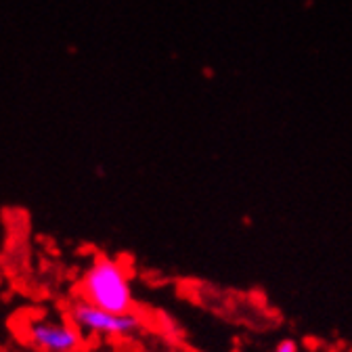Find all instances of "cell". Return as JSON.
<instances>
[{
    "instance_id": "1",
    "label": "cell",
    "mask_w": 352,
    "mask_h": 352,
    "mask_svg": "<svg viewBox=\"0 0 352 352\" xmlns=\"http://www.w3.org/2000/svg\"><path fill=\"white\" fill-rule=\"evenodd\" d=\"M78 294L86 304H93L113 315L135 313L137 306L126 269L120 260L107 254H95L86 271L80 275Z\"/></svg>"
},
{
    "instance_id": "2",
    "label": "cell",
    "mask_w": 352,
    "mask_h": 352,
    "mask_svg": "<svg viewBox=\"0 0 352 352\" xmlns=\"http://www.w3.org/2000/svg\"><path fill=\"white\" fill-rule=\"evenodd\" d=\"M67 317L72 321V325H76L80 331H91L97 336H135L137 331L143 329V321L139 315L128 313V315H113L107 311H101V308L86 304L84 300H76Z\"/></svg>"
},
{
    "instance_id": "3",
    "label": "cell",
    "mask_w": 352,
    "mask_h": 352,
    "mask_svg": "<svg viewBox=\"0 0 352 352\" xmlns=\"http://www.w3.org/2000/svg\"><path fill=\"white\" fill-rule=\"evenodd\" d=\"M28 340L40 352H78L82 348L80 329L65 321L36 319L28 325Z\"/></svg>"
},
{
    "instance_id": "4",
    "label": "cell",
    "mask_w": 352,
    "mask_h": 352,
    "mask_svg": "<svg viewBox=\"0 0 352 352\" xmlns=\"http://www.w3.org/2000/svg\"><path fill=\"white\" fill-rule=\"evenodd\" d=\"M273 352H300V346H298V342H296V340L285 338V340H281V342L275 346V350H273Z\"/></svg>"
}]
</instances>
